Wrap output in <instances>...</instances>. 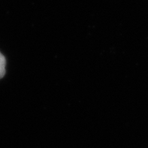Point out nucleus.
Segmentation results:
<instances>
[{
    "label": "nucleus",
    "instance_id": "1",
    "mask_svg": "<svg viewBox=\"0 0 148 148\" xmlns=\"http://www.w3.org/2000/svg\"><path fill=\"white\" fill-rule=\"evenodd\" d=\"M5 74V59L0 53V79Z\"/></svg>",
    "mask_w": 148,
    "mask_h": 148
}]
</instances>
